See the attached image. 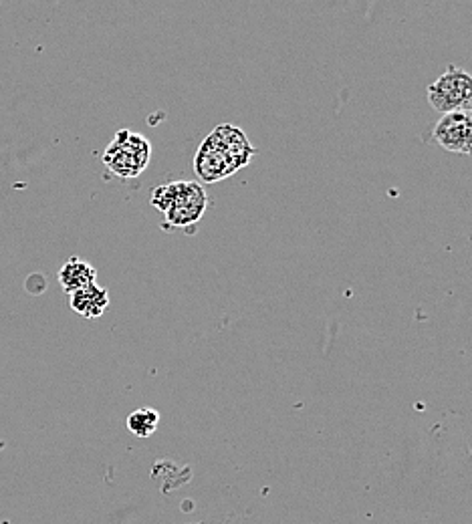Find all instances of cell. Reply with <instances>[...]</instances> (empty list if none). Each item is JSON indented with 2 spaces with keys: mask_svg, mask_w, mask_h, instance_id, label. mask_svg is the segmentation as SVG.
Wrapping results in <instances>:
<instances>
[{
  "mask_svg": "<svg viewBox=\"0 0 472 524\" xmlns=\"http://www.w3.org/2000/svg\"><path fill=\"white\" fill-rule=\"evenodd\" d=\"M255 154L257 148L249 142L241 127L222 123L210 131L198 148L194 172L202 182L214 184L249 166Z\"/></svg>",
  "mask_w": 472,
  "mask_h": 524,
  "instance_id": "1",
  "label": "cell"
},
{
  "mask_svg": "<svg viewBox=\"0 0 472 524\" xmlns=\"http://www.w3.org/2000/svg\"><path fill=\"white\" fill-rule=\"evenodd\" d=\"M152 206L166 216V224L170 228L184 230L200 222L208 206V196L202 184L190 180H176L158 186L152 192Z\"/></svg>",
  "mask_w": 472,
  "mask_h": 524,
  "instance_id": "2",
  "label": "cell"
},
{
  "mask_svg": "<svg viewBox=\"0 0 472 524\" xmlns=\"http://www.w3.org/2000/svg\"><path fill=\"white\" fill-rule=\"evenodd\" d=\"M152 146L132 129H120L103 154L105 168L122 180L138 178L150 164Z\"/></svg>",
  "mask_w": 472,
  "mask_h": 524,
  "instance_id": "3",
  "label": "cell"
},
{
  "mask_svg": "<svg viewBox=\"0 0 472 524\" xmlns=\"http://www.w3.org/2000/svg\"><path fill=\"white\" fill-rule=\"evenodd\" d=\"M428 103L438 113H472V75L456 65H448L446 71L428 85Z\"/></svg>",
  "mask_w": 472,
  "mask_h": 524,
  "instance_id": "4",
  "label": "cell"
},
{
  "mask_svg": "<svg viewBox=\"0 0 472 524\" xmlns=\"http://www.w3.org/2000/svg\"><path fill=\"white\" fill-rule=\"evenodd\" d=\"M434 142L452 154L472 156V113H446L434 125Z\"/></svg>",
  "mask_w": 472,
  "mask_h": 524,
  "instance_id": "5",
  "label": "cell"
},
{
  "mask_svg": "<svg viewBox=\"0 0 472 524\" xmlns=\"http://www.w3.org/2000/svg\"><path fill=\"white\" fill-rule=\"evenodd\" d=\"M97 281V271L93 265H89L87 260L73 256L69 258L59 271V285L63 287L65 293L73 295L89 285H95Z\"/></svg>",
  "mask_w": 472,
  "mask_h": 524,
  "instance_id": "6",
  "label": "cell"
},
{
  "mask_svg": "<svg viewBox=\"0 0 472 524\" xmlns=\"http://www.w3.org/2000/svg\"><path fill=\"white\" fill-rule=\"evenodd\" d=\"M107 307H109V293L97 283L71 295V309L85 319L101 317L107 311Z\"/></svg>",
  "mask_w": 472,
  "mask_h": 524,
  "instance_id": "7",
  "label": "cell"
},
{
  "mask_svg": "<svg viewBox=\"0 0 472 524\" xmlns=\"http://www.w3.org/2000/svg\"><path fill=\"white\" fill-rule=\"evenodd\" d=\"M160 426V414L152 408H142L136 410L128 416V430L136 436V438H150L156 434Z\"/></svg>",
  "mask_w": 472,
  "mask_h": 524,
  "instance_id": "8",
  "label": "cell"
}]
</instances>
